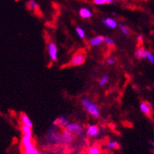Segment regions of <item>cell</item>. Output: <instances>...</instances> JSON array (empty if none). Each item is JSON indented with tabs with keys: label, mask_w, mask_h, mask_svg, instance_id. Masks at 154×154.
Segmentation results:
<instances>
[{
	"label": "cell",
	"mask_w": 154,
	"mask_h": 154,
	"mask_svg": "<svg viewBox=\"0 0 154 154\" xmlns=\"http://www.w3.org/2000/svg\"><path fill=\"white\" fill-rule=\"evenodd\" d=\"M81 104L83 105L84 108H86V110L88 112L90 116L94 118H98L100 116V109L97 106L96 104H94V102H92L90 99L84 98L81 99Z\"/></svg>",
	"instance_id": "obj_1"
},
{
	"label": "cell",
	"mask_w": 154,
	"mask_h": 154,
	"mask_svg": "<svg viewBox=\"0 0 154 154\" xmlns=\"http://www.w3.org/2000/svg\"><path fill=\"white\" fill-rule=\"evenodd\" d=\"M47 140L54 143H62V135H60L56 131V130L53 127L48 131L47 132Z\"/></svg>",
	"instance_id": "obj_2"
},
{
	"label": "cell",
	"mask_w": 154,
	"mask_h": 154,
	"mask_svg": "<svg viewBox=\"0 0 154 154\" xmlns=\"http://www.w3.org/2000/svg\"><path fill=\"white\" fill-rule=\"evenodd\" d=\"M65 129L68 130L69 131L77 135H81L83 132V128L82 125L77 123H70L65 127Z\"/></svg>",
	"instance_id": "obj_3"
},
{
	"label": "cell",
	"mask_w": 154,
	"mask_h": 154,
	"mask_svg": "<svg viewBox=\"0 0 154 154\" xmlns=\"http://www.w3.org/2000/svg\"><path fill=\"white\" fill-rule=\"evenodd\" d=\"M85 62V54L83 53H77L72 58L70 64L72 66H79Z\"/></svg>",
	"instance_id": "obj_4"
},
{
	"label": "cell",
	"mask_w": 154,
	"mask_h": 154,
	"mask_svg": "<svg viewBox=\"0 0 154 154\" xmlns=\"http://www.w3.org/2000/svg\"><path fill=\"white\" fill-rule=\"evenodd\" d=\"M22 148L23 150H28L35 148V145L32 142V137L28 135H24L22 137L21 140Z\"/></svg>",
	"instance_id": "obj_5"
},
{
	"label": "cell",
	"mask_w": 154,
	"mask_h": 154,
	"mask_svg": "<svg viewBox=\"0 0 154 154\" xmlns=\"http://www.w3.org/2000/svg\"><path fill=\"white\" fill-rule=\"evenodd\" d=\"M48 53L50 60L52 62H55L58 59V48L55 43L53 42L48 43Z\"/></svg>",
	"instance_id": "obj_6"
},
{
	"label": "cell",
	"mask_w": 154,
	"mask_h": 154,
	"mask_svg": "<svg viewBox=\"0 0 154 154\" xmlns=\"http://www.w3.org/2000/svg\"><path fill=\"white\" fill-rule=\"evenodd\" d=\"M74 139V136H73V133L69 131L68 130L65 129L62 135V144H70L72 142Z\"/></svg>",
	"instance_id": "obj_7"
},
{
	"label": "cell",
	"mask_w": 154,
	"mask_h": 154,
	"mask_svg": "<svg viewBox=\"0 0 154 154\" xmlns=\"http://www.w3.org/2000/svg\"><path fill=\"white\" fill-rule=\"evenodd\" d=\"M99 133V128L97 125H90L86 130V135L90 137H96Z\"/></svg>",
	"instance_id": "obj_8"
},
{
	"label": "cell",
	"mask_w": 154,
	"mask_h": 154,
	"mask_svg": "<svg viewBox=\"0 0 154 154\" xmlns=\"http://www.w3.org/2000/svg\"><path fill=\"white\" fill-rule=\"evenodd\" d=\"M102 23L106 26L108 27V28H111V29H114L118 26V24L116 20H114L113 18H111V17H108V18L105 19L102 21Z\"/></svg>",
	"instance_id": "obj_9"
},
{
	"label": "cell",
	"mask_w": 154,
	"mask_h": 154,
	"mask_svg": "<svg viewBox=\"0 0 154 154\" xmlns=\"http://www.w3.org/2000/svg\"><path fill=\"white\" fill-rule=\"evenodd\" d=\"M102 42H104V36L102 35H98L95 37L92 38L91 40L89 41L90 46H97L101 45Z\"/></svg>",
	"instance_id": "obj_10"
},
{
	"label": "cell",
	"mask_w": 154,
	"mask_h": 154,
	"mask_svg": "<svg viewBox=\"0 0 154 154\" xmlns=\"http://www.w3.org/2000/svg\"><path fill=\"white\" fill-rule=\"evenodd\" d=\"M149 51H147L146 50H145L142 47H140L139 49L136 50L135 52V57L138 59H143L146 58L147 55H148Z\"/></svg>",
	"instance_id": "obj_11"
},
{
	"label": "cell",
	"mask_w": 154,
	"mask_h": 154,
	"mask_svg": "<svg viewBox=\"0 0 154 154\" xmlns=\"http://www.w3.org/2000/svg\"><path fill=\"white\" fill-rule=\"evenodd\" d=\"M21 121L22 122V124H24L25 126H28L29 127H32L33 126L31 120L28 117V115H26L25 113L21 114Z\"/></svg>",
	"instance_id": "obj_12"
},
{
	"label": "cell",
	"mask_w": 154,
	"mask_h": 154,
	"mask_svg": "<svg viewBox=\"0 0 154 154\" xmlns=\"http://www.w3.org/2000/svg\"><path fill=\"white\" fill-rule=\"evenodd\" d=\"M139 108H140L141 112H143L145 115H146V116H149L151 114V107L149 106V105L146 102H142L140 104Z\"/></svg>",
	"instance_id": "obj_13"
},
{
	"label": "cell",
	"mask_w": 154,
	"mask_h": 154,
	"mask_svg": "<svg viewBox=\"0 0 154 154\" xmlns=\"http://www.w3.org/2000/svg\"><path fill=\"white\" fill-rule=\"evenodd\" d=\"M80 16L82 18L87 19L91 17L92 13H91V11H90L89 9H87L86 7H83V8H81L80 10Z\"/></svg>",
	"instance_id": "obj_14"
},
{
	"label": "cell",
	"mask_w": 154,
	"mask_h": 154,
	"mask_svg": "<svg viewBox=\"0 0 154 154\" xmlns=\"http://www.w3.org/2000/svg\"><path fill=\"white\" fill-rule=\"evenodd\" d=\"M21 129L22 132L24 134V135H28L30 137H32V131H31V127H29L28 126H25L24 124H22L21 126Z\"/></svg>",
	"instance_id": "obj_15"
},
{
	"label": "cell",
	"mask_w": 154,
	"mask_h": 154,
	"mask_svg": "<svg viewBox=\"0 0 154 154\" xmlns=\"http://www.w3.org/2000/svg\"><path fill=\"white\" fill-rule=\"evenodd\" d=\"M59 118V125L58 126L62 127H65L68 125L69 122H68V118L65 116H62V117H58Z\"/></svg>",
	"instance_id": "obj_16"
},
{
	"label": "cell",
	"mask_w": 154,
	"mask_h": 154,
	"mask_svg": "<svg viewBox=\"0 0 154 154\" xmlns=\"http://www.w3.org/2000/svg\"><path fill=\"white\" fill-rule=\"evenodd\" d=\"M27 7H28L30 10L34 11V10H35V9L38 8V4L34 0H30L28 3V4H27Z\"/></svg>",
	"instance_id": "obj_17"
},
{
	"label": "cell",
	"mask_w": 154,
	"mask_h": 154,
	"mask_svg": "<svg viewBox=\"0 0 154 154\" xmlns=\"http://www.w3.org/2000/svg\"><path fill=\"white\" fill-rule=\"evenodd\" d=\"M104 43L109 46H112L115 45L114 40L111 37L108 36H104Z\"/></svg>",
	"instance_id": "obj_18"
},
{
	"label": "cell",
	"mask_w": 154,
	"mask_h": 154,
	"mask_svg": "<svg viewBox=\"0 0 154 154\" xmlns=\"http://www.w3.org/2000/svg\"><path fill=\"white\" fill-rule=\"evenodd\" d=\"M107 148L109 149H118L119 148V144L115 141H111V142H108L107 143Z\"/></svg>",
	"instance_id": "obj_19"
},
{
	"label": "cell",
	"mask_w": 154,
	"mask_h": 154,
	"mask_svg": "<svg viewBox=\"0 0 154 154\" xmlns=\"http://www.w3.org/2000/svg\"><path fill=\"white\" fill-rule=\"evenodd\" d=\"M96 5H104V4H111L113 3V0H94Z\"/></svg>",
	"instance_id": "obj_20"
},
{
	"label": "cell",
	"mask_w": 154,
	"mask_h": 154,
	"mask_svg": "<svg viewBox=\"0 0 154 154\" xmlns=\"http://www.w3.org/2000/svg\"><path fill=\"white\" fill-rule=\"evenodd\" d=\"M88 154H101V151L98 146H92L89 149Z\"/></svg>",
	"instance_id": "obj_21"
},
{
	"label": "cell",
	"mask_w": 154,
	"mask_h": 154,
	"mask_svg": "<svg viewBox=\"0 0 154 154\" xmlns=\"http://www.w3.org/2000/svg\"><path fill=\"white\" fill-rule=\"evenodd\" d=\"M119 27H120V30L122 31V32H123L124 35H129L130 32H131V31H130V29L127 26H125L124 25H122V24H120V25H119Z\"/></svg>",
	"instance_id": "obj_22"
},
{
	"label": "cell",
	"mask_w": 154,
	"mask_h": 154,
	"mask_svg": "<svg viewBox=\"0 0 154 154\" xmlns=\"http://www.w3.org/2000/svg\"><path fill=\"white\" fill-rule=\"evenodd\" d=\"M76 31L77 35L80 36V38H81V39L85 38V31H84V30H83V28H80V27H77L76 29Z\"/></svg>",
	"instance_id": "obj_23"
},
{
	"label": "cell",
	"mask_w": 154,
	"mask_h": 154,
	"mask_svg": "<svg viewBox=\"0 0 154 154\" xmlns=\"http://www.w3.org/2000/svg\"><path fill=\"white\" fill-rule=\"evenodd\" d=\"M108 81V76L107 75H105V76H103L101 78V80H99V86H103V85H105V83H107V82Z\"/></svg>",
	"instance_id": "obj_24"
},
{
	"label": "cell",
	"mask_w": 154,
	"mask_h": 154,
	"mask_svg": "<svg viewBox=\"0 0 154 154\" xmlns=\"http://www.w3.org/2000/svg\"><path fill=\"white\" fill-rule=\"evenodd\" d=\"M146 58L148 59L149 62L151 63L152 65H154V55L153 54H151L150 52H149L148 55H147V58Z\"/></svg>",
	"instance_id": "obj_25"
},
{
	"label": "cell",
	"mask_w": 154,
	"mask_h": 154,
	"mask_svg": "<svg viewBox=\"0 0 154 154\" xmlns=\"http://www.w3.org/2000/svg\"><path fill=\"white\" fill-rule=\"evenodd\" d=\"M117 62V61L115 60L114 58H108L107 59V61H106V63H107V65H113Z\"/></svg>",
	"instance_id": "obj_26"
},
{
	"label": "cell",
	"mask_w": 154,
	"mask_h": 154,
	"mask_svg": "<svg viewBox=\"0 0 154 154\" xmlns=\"http://www.w3.org/2000/svg\"><path fill=\"white\" fill-rule=\"evenodd\" d=\"M142 40H143V36H142V35H139V36H138V40H139V42H142Z\"/></svg>",
	"instance_id": "obj_27"
},
{
	"label": "cell",
	"mask_w": 154,
	"mask_h": 154,
	"mask_svg": "<svg viewBox=\"0 0 154 154\" xmlns=\"http://www.w3.org/2000/svg\"><path fill=\"white\" fill-rule=\"evenodd\" d=\"M146 103H147V104H148L149 105V106H150V107H153V105H152V103L150 102H146Z\"/></svg>",
	"instance_id": "obj_28"
},
{
	"label": "cell",
	"mask_w": 154,
	"mask_h": 154,
	"mask_svg": "<svg viewBox=\"0 0 154 154\" xmlns=\"http://www.w3.org/2000/svg\"><path fill=\"white\" fill-rule=\"evenodd\" d=\"M151 145L153 146V148H154V141H153V142H151Z\"/></svg>",
	"instance_id": "obj_29"
},
{
	"label": "cell",
	"mask_w": 154,
	"mask_h": 154,
	"mask_svg": "<svg viewBox=\"0 0 154 154\" xmlns=\"http://www.w3.org/2000/svg\"><path fill=\"white\" fill-rule=\"evenodd\" d=\"M153 153L154 154V149H153Z\"/></svg>",
	"instance_id": "obj_30"
},
{
	"label": "cell",
	"mask_w": 154,
	"mask_h": 154,
	"mask_svg": "<svg viewBox=\"0 0 154 154\" xmlns=\"http://www.w3.org/2000/svg\"><path fill=\"white\" fill-rule=\"evenodd\" d=\"M15 1H20V0H15Z\"/></svg>",
	"instance_id": "obj_31"
},
{
	"label": "cell",
	"mask_w": 154,
	"mask_h": 154,
	"mask_svg": "<svg viewBox=\"0 0 154 154\" xmlns=\"http://www.w3.org/2000/svg\"><path fill=\"white\" fill-rule=\"evenodd\" d=\"M68 154H73V153H68Z\"/></svg>",
	"instance_id": "obj_32"
}]
</instances>
